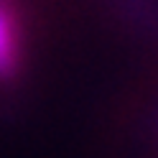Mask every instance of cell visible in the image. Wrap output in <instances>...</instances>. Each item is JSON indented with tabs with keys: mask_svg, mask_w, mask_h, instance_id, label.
<instances>
[{
	"mask_svg": "<svg viewBox=\"0 0 158 158\" xmlns=\"http://www.w3.org/2000/svg\"><path fill=\"white\" fill-rule=\"evenodd\" d=\"M26 64L23 8L21 0H0V84L21 79Z\"/></svg>",
	"mask_w": 158,
	"mask_h": 158,
	"instance_id": "1",
	"label": "cell"
}]
</instances>
